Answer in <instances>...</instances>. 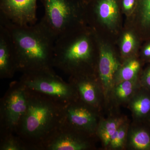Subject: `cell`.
<instances>
[{"mask_svg": "<svg viewBox=\"0 0 150 150\" xmlns=\"http://www.w3.org/2000/svg\"><path fill=\"white\" fill-rule=\"evenodd\" d=\"M122 125L120 119H111L101 122L100 124L98 133L105 146L110 144L112 136Z\"/></svg>", "mask_w": 150, "mask_h": 150, "instance_id": "obj_14", "label": "cell"}, {"mask_svg": "<svg viewBox=\"0 0 150 150\" xmlns=\"http://www.w3.org/2000/svg\"><path fill=\"white\" fill-rule=\"evenodd\" d=\"M91 6L94 13L105 25L113 26L117 21L118 8L116 0H97Z\"/></svg>", "mask_w": 150, "mask_h": 150, "instance_id": "obj_13", "label": "cell"}, {"mask_svg": "<svg viewBox=\"0 0 150 150\" xmlns=\"http://www.w3.org/2000/svg\"><path fill=\"white\" fill-rule=\"evenodd\" d=\"M0 24L11 38L18 71L23 74L53 69L56 38L41 22L20 26L0 15Z\"/></svg>", "mask_w": 150, "mask_h": 150, "instance_id": "obj_1", "label": "cell"}, {"mask_svg": "<svg viewBox=\"0 0 150 150\" xmlns=\"http://www.w3.org/2000/svg\"><path fill=\"white\" fill-rule=\"evenodd\" d=\"M126 134V127L121 125L112 136L110 144L112 148H119L123 146Z\"/></svg>", "mask_w": 150, "mask_h": 150, "instance_id": "obj_21", "label": "cell"}, {"mask_svg": "<svg viewBox=\"0 0 150 150\" xmlns=\"http://www.w3.org/2000/svg\"><path fill=\"white\" fill-rule=\"evenodd\" d=\"M119 66L111 50L106 46H100L98 71L100 78L105 91L110 90L113 85L114 75Z\"/></svg>", "mask_w": 150, "mask_h": 150, "instance_id": "obj_11", "label": "cell"}, {"mask_svg": "<svg viewBox=\"0 0 150 150\" xmlns=\"http://www.w3.org/2000/svg\"><path fill=\"white\" fill-rule=\"evenodd\" d=\"M81 27L60 35L54 45V67L70 76L89 75L87 70L93 57L91 36Z\"/></svg>", "mask_w": 150, "mask_h": 150, "instance_id": "obj_3", "label": "cell"}, {"mask_svg": "<svg viewBox=\"0 0 150 150\" xmlns=\"http://www.w3.org/2000/svg\"><path fill=\"white\" fill-rule=\"evenodd\" d=\"M135 3V0H123V8L126 11H130L134 7Z\"/></svg>", "mask_w": 150, "mask_h": 150, "instance_id": "obj_23", "label": "cell"}, {"mask_svg": "<svg viewBox=\"0 0 150 150\" xmlns=\"http://www.w3.org/2000/svg\"><path fill=\"white\" fill-rule=\"evenodd\" d=\"M70 83L76 89L79 99L93 108L98 100L97 87L89 75L70 76Z\"/></svg>", "mask_w": 150, "mask_h": 150, "instance_id": "obj_12", "label": "cell"}, {"mask_svg": "<svg viewBox=\"0 0 150 150\" xmlns=\"http://www.w3.org/2000/svg\"><path fill=\"white\" fill-rule=\"evenodd\" d=\"M144 53L145 56H150V44L145 48Z\"/></svg>", "mask_w": 150, "mask_h": 150, "instance_id": "obj_25", "label": "cell"}, {"mask_svg": "<svg viewBox=\"0 0 150 150\" xmlns=\"http://www.w3.org/2000/svg\"><path fill=\"white\" fill-rule=\"evenodd\" d=\"M132 108L135 114L138 116L146 115L150 110V99L146 97L138 98L133 101Z\"/></svg>", "mask_w": 150, "mask_h": 150, "instance_id": "obj_19", "label": "cell"}, {"mask_svg": "<svg viewBox=\"0 0 150 150\" xmlns=\"http://www.w3.org/2000/svg\"><path fill=\"white\" fill-rule=\"evenodd\" d=\"M29 90L27 109L16 132L30 150L43 147L64 125L66 106Z\"/></svg>", "mask_w": 150, "mask_h": 150, "instance_id": "obj_2", "label": "cell"}, {"mask_svg": "<svg viewBox=\"0 0 150 150\" xmlns=\"http://www.w3.org/2000/svg\"><path fill=\"white\" fill-rule=\"evenodd\" d=\"M145 83L149 86H150V68L146 73L144 78Z\"/></svg>", "mask_w": 150, "mask_h": 150, "instance_id": "obj_24", "label": "cell"}, {"mask_svg": "<svg viewBox=\"0 0 150 150\" xmlns=\"http://www.w3.org/2000/svg\"><path fill=\"white\" fill-rule=\"evenodd\" d=\"M138 11L142 26L150 27V0H139Z\"/></svg>", "mask_w": 150, "mask_h": 150, "instance_id": "obj_18", "label": "cell"}, {"mask_svg": "<svg viewBox=\"0 0 150 150\" xmlns=\"http://www.w3.org/2000/svg\"><path fill=\"white\" fill-rule=\"evenodd\" d=\"M38 0H0V15L20 26L37 23Z\"/></svg>", "mask_w": 150, "mask_h": 150, "instance_id": "obj_7", "label": "cell"}, {"mask_svg": "<svg viewBox=\"0 0 150 150\" xmlns=\"http://www.w3.org/2000/svg\"><path fill=\"white\" fill-rule=\"evenodd\" d=\"M89 134L64 123L43 147V150H85L89 149Z\"/></svg>", "mask_w": 150, "mask_h": 150, "instance_id": "obj_8", "label": "cell"}, {"mask_svg": "<svg viewBox=\"0 0 150 150\" xmlns=\"http://www.w3.org/2000/svg\"><path fill=\"white\" fill-rule=\"evenodd\" d=\"M0 150H30L17 135L12 133L1 135Z\"/></svg>", "mask_w": 150, "mask_h": 150, "instance_id": "obj_15", "label": "cell"}, {"mask_svg": "<svg viewBox=\"0 0 150 150\" xmlns=\"http://www.w3.org/2000/svg\"><path fill=\"white\" fill-rule=\"evenodd\" d=\"M134 80L123 81L119 83L115 89L116 96L121 100H126L129 97L134 91Z\"/></svg>", "mask_w": 150, "mask_h": 150, "instance_id": "obj_20", "label": "cell"}, {"mask_svg": "<svg viewBox=\"0 0 150 150\" xmlns=\"http://www.w3.org/2000/svg\"><path fill=\"white\" fill-rule=\"evenodd\" d=\"M131 143L133 146L137 149H147L150 147L149 135L143 130L135 131L131 136Z\"/></svg>", "mask_w": 150, "mask_h": 150, "instance_id": "obj_17", "label": "cell"}, {"mask_svg": "<svg viewBox=\"0 0 150 150\" xmlns=\"http://www.w3.org/2000/svg\"><path fill=\"white\" fill-rule=\"evenodd\" d=\"M18 71L14 48L8 30L0 24V78L10 79Z\"/></svg>", "mask_w": 150, "mask_h": 150, "instance_id": "obj_10", "label": "cell"}, {"mask_svg": "<svg viewBox=\"0 0 150 150\" xmlns=\"http://www.w3.org/2000/svg\"><path fill=\"white\" fill-rule=\"evenodd\" d=\"M44 9L40 21L57 38L81 26L84 7L77 0H40Z\"/></svg>", "mask_w": 150, "mask_h": 150, "instance_id": "obj_4", "label": "cell"}, {"mask_svg": "<svg viewBox=\"0 0 150 150\" xmlns=\"http://www.w3.org/2000/svg\"><path fill=\"white\" fill-rule=\"evenodd\" d=\"M134 35L130 32L126 33L123 36L121 44V51L123 54H129L134 49L135 45Z\"/></svg>", "mask_w": 150, "mask_h": 150, "instance_id": "obj_22", "label": "cell"}, {"mask_svg": "<svg viewBox=\"0 0 150 150\" xmlns=\"http://www.w3.org/2000/svg\"><path fill=\"white\" fill-rule=\"evenodd\" d=\"M19 81L30 90L49 97L64 106L79 100L74 86L65 81L54 69L23 74Z\"/></svg>", "mask_w": 150, "mask_h": 150, "instance_id": "obj_5", "label": "cell"}, {"mask_svg": "<svg viewBox=\"0 0 150 150\" xmlns=\"http://www.w3.org/2000/svg\"><path fill=\"white\" fill-rule=\"evenodd\" d=\"M140 66L139 63L137 60H132L128 62L119 71L118 78L120 82L133 80L135 79Z\"/></svg>", "mask_w": 150, "mask_h": 150, "instance_id": "obj_16", "label": "cell"}, {"mask_svg": "<svg viewBox=\"0 0 150 150\" xmlns=\"http://www.w3.org/2000/svg\"><path fill=\"white\" fill-rule=\"evenodd\" d=\"M29 94V89L19 80L11 83L1 99V135L15 134L27 109Z\"/></svg>", "mask_w": 150, "mask_h": 150, "instance_id": "obj_6", "label": "cell"}, {"mask_svg": "<svg viewBox=\"0 0 150 150\" xmlns=\"http://www.w3.org/2000/svg\"><path fill=\"white\" fill-rule=\"evenodd\" d=\"M64 123L89 135L96 129V114L93 107L78 100L66 106Z\"/></svg>", "mask_w": 150, "mask_h": 150, "instance_id": "obj_9", "label": "cell"}]
</instances>
